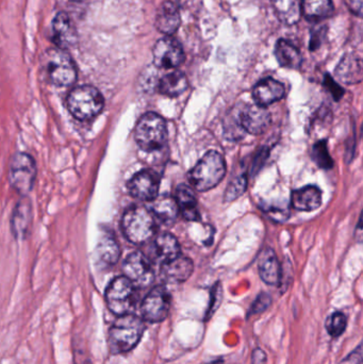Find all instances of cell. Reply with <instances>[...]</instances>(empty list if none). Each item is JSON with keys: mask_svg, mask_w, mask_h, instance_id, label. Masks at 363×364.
<instances>
[{"mask_svg": "<svg viewBox=\"0 0 363 364\" xmlns=\"http://www.w3.org/2000/svg\"><path fill=\"white\" fill-rule=\"evenodd\" d=\"M175 200L179 211L184 219L188 221H199V212L197 210V200L194 192L186 185H179L176 189Z\"/></svg>", "mask_w": 363, "mask_h": 364, "instance_id": "22", "label": "cell"}, {"mask_svg": "<svg viewBox=\"0 0 363 364\" xmlns=\"http://www.w3.org/2000/svg\"><path fill=\"white\" fill-rule=\"evenodd\" d=\"M152 215L164 225H172L177 220L179 208L177 203L172 198H161L154 200L152 208Z\"/></svg>", "mask_w": 363, "mask_h": 364, "instance_id": "27", "label": "cell"}, {"mask_svg": "<svg viewBox=\"0 0 363 364\" xmlns=\"http://www.w3.org/2000/svg\"><path fill=\"white\" fill-rule=\"evenodd\" d=\"M269 305H271V297L267 294H261L252 305L250 314H258V313L263 312L269 308Z\"/></svg>", "mask_w": 363, "mask_h": 364, "instance_id": "34", "label": "cell"}, {"mask_svg": "<svg viewBox=\"0 0 363 364\" xmlns=\"http://www.w3.org/2000/svg\"><path fill=\"white\" fill-rule=\"evenodd\" d=\"M273 7L277 18L286 25H294L301 18L299 0H273Z\"/></svg>", "mask_w": 363, "mask_h": 364, "instance_id": "28", "label": "cell"}, {"mask_svg": "<svg viewBox=\"0 0 363 364\" xmlns=\"http://www.w3.org/2000/svg\"><path fill=\"white\" fill-rule=\"evenodd\" d=\"M97 255L106 266H114L120 259L121 249L111 232H104L97 245Z\"/></svg>", "mask_w": 363, "mask_h": 364, "instance_id": "23", "label": "cell"}, {"mask_svg": "<svg viewBox=\"0 0 363 364\" xmlns=\"http://www.w3.org/2000/svg\"><path fill=\"white\" fill-rule=\"evenodd\" d=\"M244 132L245 131L243 130L241 123H240V112L228 118L227 122L225 123V135H226L228 139H241L244 135Z\"/></svg>", "mask_w": 363, "mask_h": 364, "instance_id": "33", "label": "cell"}, {"mask_svg": "<svg viewBox=\"0 0 363 364\" xmlns=\"http://www.w3.org/2000/svg\"><path fill=\"white\" fill-rule=\"evenodd\" d=\"M108 308L118 317L130 314L137 302L135 287L127 277L120 276L110 283L105 293Z\"/></svg>", "mask_w": 363, "mask_h": 364, "instance_id": "7", "label": "cell"}, {"mask_svg": "<svg viewBox=\"0 0 363 364\" xmlns=\"http://www.w3.org/2000/svg\"><path fill=\"white\" fill-rule=\"evenodd\" d=\"M259 274L267 285H276L281 280V268L273 249H265L259 258Z\"/></svg>", "mask_w": 363, "mask_h": 364, "instance_id": "19", "label": "cell"}, {"mask_svg": "<svg viewBox=\"0 0 363 364\" xmlns=\"http://www.w3.org/2000/svg\"><path fill=\"white\" fill-rule=\"evenodd\" d=\"M44 76L56 86H71L77 80V69L75 62L67 50L61 48L50 50L42 60Z\"/></svg>", "mask_w": 363, "mask_h": 364, "instance_id": "3", "label": "cell"}, {"mask_svg": "<svg viewBox=\"0 0 363 364\" xmlns=\"http://www.w3.org/2000/svg\"><path fill=\"white\" fill-rule=\"evenodd\" d=\"M291 202L296 210L310 212L316 210L322 204V193L314 186H306L293 192Z\"/></svg>", "mask_w": 363, "mask_h": 364, "instance_id": "18", "label": "cell"}, {"mask_svg": "<svg viewBox=\"0 0 363 364\" xmlns=\"http://www.w3.org/2000/svg\"><path fill=\"white\" fill-rule=\"evenodd\" d=\"M160 179L150 169L139 171L128 182L129 193L137 200L150 202L158 198Z\"/></svg>", "mask_w": 363, "mask_h": 364, "instance_id": "12", "label": "cell"}, {"mask_svg": "<svg viewBox=\"0 0 363 364\" xmlns=\"http://www.w3.org/2000/svg\"><path fill=\"white\" fill-rule=\"evenodd\" d=\"M122 229L129 242L144 244L156 232L154 215L145 207H131L123 215Z\"/></svg>", "mask_w": 363, "mask_h": 364, "instance_id": "4", "label": "cell"}, {"mask_svg": "<svg viewBox=\"0 0 363 364\" xmlns=\"http://www.w3.org/2000/svg\"><path fill=\"white\" fill-rule=\"evenodd\" d=\"M340 364H362V347L359 345L356 351L347 356Z\"/></svg>", "mask_w": 363, "mask_h": 364, "instance_id": "36", "label": "cell"}, {"mask_svg": "<svg viewBox=\"0 0 363 364\" xmlns=\"http://www.w3.org/2000/svg\"><path fill=\"white\" fill-rule=\"evenodd\" d=\"M311 158L320 169H331L333 165V159L329 154L326 141H320L316 143L312 148Z\"/></svg>", "mask_w": 363, "mask_h": 364, "instance_id": "30", "label": "cell"}, {"mask_svg": "<svg viewBox=\"0 0 363 364\" xmlns=\"http://www.w3.org/2000/svg\"><path fill=\"white\" fill-rule=\"evenodd\" d=\"M37 178V165L35 159L26 152H18L10 162V185L22 196L33 190Z\"/></svg>", "mask_w": 363, "mask_h": 364, "instance_id": "8", "label": "cell"}, {"mask_svg": "<svg viewBox=\"0 0 363 364\" xmlns=\"http://www.w3.org/2000/svg\"><path fill=\"white\" fill-rule=\"evenodd\" d=\"M154 63L160 69H175L184 60V52L177 40L165 37L159 40L152 50Z\"/></svg>", "mask_w": 363, "mask_h": 364, "instance_id": "11", "label": "cell"}, {"mask_svg": "<svg viewBox=\"0 0 363 364\" xmlns=\"http://www.w3.org/2000/svg\"><path fill=\"white\" fill-rule=\"evenodd\" d=\"M171 294L164 287L154 288L142 302V319L150 323L164 321L171 309Z\"/></svg>", "mask_w": 363, "mask_h": 364, "instance_id": "9", "label": "cell"}, {"mask_svg": "<svg viewBox=\"0 0 363 364\" xmlns=\"http://www.w3.org/2000/svg\"><path fill=\"white\" fill-rule=\"evenodd\" d=\"M188 89V79L182 72H172L159 82L158 90L167 97H177Z\"/></svg>", "mask_w": 363, "mask_h": 364, "instance_id": "25", "label": "cell"}, {"mask_svg": "<svg viewBox=\"0 0 363 364\" xmlns=\"http://www.w3.org/2000/svg\"><path fill=\"white\" fill-rule=\"evenodd\" d=\"M135 137L138 145L145 152L161 149L167 142V123L158 114L146 113L135 126Z\"/></svg>", "mask_w": 363, "mask_h": 364, "instance_id": "6", "label": "cell"}, {"mask_svg": "<svg viewBox=\"0 0 363 364\" xmlns=\"http://www.w3.org/2000/svg\"><path fill=\"white\" fill-rule=\"evenodd\" d=\"M325 326H326L327 332L333 338H337L345 331L346 326H347V319L343 313L335 312L327 319Z\"/></svg>", "mask_w": 363, "mask_h": 364, "instance_id": "31", "label": "cell"}, {"mask_svg": "<svg viewBox=\"0 0 363 364\" xmlns=\"http://www.w3.org/2000/svg\"><path fill=\"white\" fill-rule=\"evenodd\" d=\"M180 25V14L172 1H164L159 7L156 16V27L160 33L173 35Z\"/></svg>", "mask_w": 363, "mask_h": 364, "instance_id": "20", "label": "cell"}, {"mask_svg": "<svg viewBox=\"0 0 363 364\" xmlns=\"http://www.w3.org/2000/svg\"><path fill=\"white\" fill-rule=\"evenodd\" d=\"M324 84L325 86L328 89V91H330L331 94L333 95V97H335L337 101L343 96L344 91L342 90L341 86H337V84L333 81V78L326 76Z\"/></svg>", "mask_w": 363, "mask_h": 364, "instance_id": "35", "label": "cell"}, {"mask_svg": "<svg viewBox=\"0 0 363 364\" xmlns=\"http://www.w3.org/2000/svg\"><path fill=\"white\" fill-rule=\"evenodd\" d=\"M348 6L354 14L361 16V14H362V0H348Z\"/></svg>", "mask_w": 363, "mask_h": 364, "instance_id": "38", "label": "cell"}, {"mask_svg": "<svg viewBox=\"0 0 363 364\" xmlns=\"http://www.w3.org/2000/svg\"><path fill=\"white\" fill-rule=\"evenodd\" d=\"M193 273V262L189 258L178 256L162 266V276L169 283H184Z\"/></svg>", "mask_w": 363, "mask_h": 364, "instance_id": "17", "label": "cell"}, {"mask_svg": "<svg viewBox=\"0 0 363 364\" xmlns=\"http://www.w3.org/2000/svg\"><path fill=\"white\" fill-rule=\"evenodd\" d=\"M84 364H91V363H89V362H86V363H84Z\"/></svg>", "mask_w": 363, "mask_h": 364, "instance_id": "40", "label": "cell"}, {"mask_svg": "<svg viewBox=\"0 0 363 364\" xmlns=\"http://www.w3.org/2000/svg\"><path fill=\"white\" fill-rule=\"evenodd\" d=\"M123 272L135 287H148L155 278L152 263L141 251L131 253L126 258L123 264Z\"/></svg>", "mask_w": 363, "mask_h": 364, "instance_id": "10", "label": "cell"}, {"mask_svg": "<svg viewBox=\"0 0 363 364\" xmlns=\"http://www.w3.org/2000/svg\"><path fill=\"white\" fill-rule=\"evenodd\" d=\"M335 75L344 84H359L362 79V62L358 57L346 56L335 69Z\"/></svg>", "mask_w": 363, "mask_h": 364, "instance_id": "21", "label": "cell"}, {"mask_svg": "<svg viewBox=\"0 0 363 364\" xmlns=\"http://www.w3.org/2000/svg\"><path fill=\"white\" fill-rule=\"evenodd\" d=\"M240 123L245 132L258 135L265 132L271 125V113L261 106H250L240 111Z\"/></svg>", "mask_w": 363, "mask_h": 364, "instance_id": "13", "label": "cell"}, {"mask_svg": "<svg viewBox=\"0 0 363 364\" xmlns=\"http://www.w3.org/2000/svg\"><path fill=\"white\" fill-rule=\"evenodd\" d=\"M246 187H247V179L245 176H239L229 183L226 193H225V200L228 202L237 200L246 191Z\"/></svg>", "mask_w": 363, "mask_h": 364, "instance_id": "32", "label": "cell"}, {"mask_svg": "<svg viewBox=\"0 0 363 364\" xmlns=\"http://www.w3.org/2000/svg\"><path fill=\"white\" fill-rule=\"evenodd\" d=\"M76 1H80V0H76Z\"/></svg>", "mask_w": 363, "mask_h": 364, "instance_id": "41", "label": "cell"}, {"mask_svg": "<svg viewBox=\"0 0 363 364\" xmlns=\"http://www.w3.org/2000/svg\"><path fill=\"white\" fill-rule=\"evenodd\" d=\"M301 12L308 21L318 22L331 16L333 11L331 0H303Z\"/></svg>", "mask_w": 363, "mask_h": 364, "instance_id": "26", "label": "cell"}, {"mask_svg": "<svg viewBox=\"0 0 363 364\" xmlns=\"http://www.w3.org/2000/svg\"><path fill=\"white\" fill-rule=\"evenodd\" d=\"M105 107L103 95L92 86L73 89L67 96V108L77 120L86 122L96 118Z\"/></svg>", "mask_w": 363, "mask_h": 364, "instance_id": "5", "label": "cell"}, {"mask_svg": "<svg viewBox=\"0 0 363 364\" xmlns=\"http://www.w3.org/2000/svg\"><path fill=\"white\" fill-rule=\"evenodd\" d=\"M267 353L261 348H256L252 353V364H267Z\"/></svg>", "mask_w": 363, "mask_h": 364, "instance_id": "37", "label": "cell"}, {"mask_svg": "<svg viewBox=\"0 0 363 364\" xmlns=\"http://www.w3.org/2000/svg\"><path fill=\"white\" fill-rule=\"evenodd\" d=\"M157 256L165 263L180 256V246L177 239L169 234H162L156 239L155 242Z\"/></svg>", "mask_w": 363, "mask_h": 364, "instance_id": "29", "label": "cell"}, {"mask_svg": "<svg viewBox=\"0 0 363 364\" xmlns=\"http://www.w3.org/2000/svg\"><path fill=\"white\" fill-rule=\"evenodd\" d=\"M145 330V321L137 315L118 317L109 330L108 345L113 355L128 353L137 346Z\"/></svg>", "mask_w": 363, "mask_h": 364, "instance_id": "1", "label": "cell"}, {"mask_svg": "<svg viewBox=\"0 0 363 364\" xmlns=\"http://www.w3.org/2000/svg\"><path fill=\"white\" fill-rule=\"evenodd\" d=\"M214 364H218V363H214Z\"/></svg>", "mask_w": 363, "mask_h": 364, "instance_id": "42", "label": "cell"}, {"mask_svg": "<svg viewBox=\"0 0 363 364\" xmlns=\"http://www.w3.org/2000/svg\"><path fill=\"white\" fill-rule=\"evenodd\" d=\"M226 174V163L218 152H208L189 174L191 185L201 192L213 189Z\"/></svg>", "mask_w": 363, "mask_h": 364, "instance_id": "2", "label": "cell"}, {"mask_svg": "<svg viewBox=\"0 0 363 364\" xmlns=\"http://www.w3.org/2000/svg\"><path fill=\"white\" fill-rule=\"evenodd\" d=\"M220 290H218V291L216 292V294H213V296H212V302L210 304L209 306V311H208V317H210V313H213L214 311L216 310V308H218V305H220Z\"/></svg>", "mask_w": 363, "mask_h": 364, "instance_id": "39", "label": "cell"}, {"mask_svg": "<svg viewBox=\"0 0 363 364\" xmlns=\"http://www.w3.org/2000/svg\"><path fill=\"white\" fill-rule=\"evenodd\" d=\"M275 56L278 63L286 69H298L303 62L301 52L286 40H280L276 44Z\"/></svg>", "mask_w": 363, "mask_h": 364, "instance_id": "24", "label": "cell"}, {"mask_svg": "<svg viewBox=\"0 0 363 364\" xmlns=\"http://www.w3.org/2000/svg\"><path fill=\"white\" fill-rule=\"evenodd\" d=\"M284 94H286V89L284 84L272 78L261 80L252 89L255 103L261 107H267L280 101L284 98Z\"/></svg>", "mask_w": 363, "mask_h": 364, "instance_id": "14", "label": "cell"}, {"mask_svg": "<svg viewBox=\"0 0 363 364\" xmlns=\"http://www.w3.org/2000/svg\"><path fill=\"white\" fill-rule=\"evenodd\" d=\"M55 43L61 50H67L77 41V33L69 16L65 12L57 14L52 23Z\"/></svg>", "mask_w": 363, "mask_h": 364, "instance_id": "16", "label": "cell"}, {"mask_svg": "<svg viewBox=\"0 0 363 364\" xmlns=\"http://www.w3.org/2000/svg\"><path fill=\"white\" fill-rule=\"evenodd\" d=\"M33 206L30 200L23 196L22 200L18 203L12 215V232L16 239H26L30 232L33 225Z\"/></svg>", "mask_w": 363, "mask_h": 364, "instance_id": "15", "label": "cell"}]
</instances>
